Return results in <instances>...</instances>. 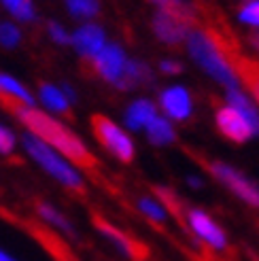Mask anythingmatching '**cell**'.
Segmentation results:
<instances>
[{
    "mask_svg": "<svg viewBox=\"0 0 259 261\" xmlns=\"http://www.w3.org/2000/svg\"><path fill=\"white\" fill-rule=\"evenodd\" d=\"M19 147V136L13 127L7 123H0V155L3 158H11Z\"/></svg>",
    "mask_w": 259,
    "mask_h": 261,
    "instance_id": "obj_24",
    "label": "cell"
},
{
    "mask_svg": "<svg viewBox=\"0 0 259 261\" xmlns=\"http://www.w3.org/2000/svg\"><path fill=\"white\" fill-rule=\"evenodd\" d=\"M191 19H193L191 7L178 5V3H162L153 17V30L162 43L176 45L187 38L191 30L189 25Z\"/></svg>",
    "mask_w": 259,
    "mask_h": 261,
    "instance_id": "obj_4",
    "label": "cell"
},
{
    "mask_svg": "<svg viewBox=\"0 0 259 261\" xmlns=\"http://www.w3.org/2000/svg\"><path fill=\"white\" fill-rule=\"evenodd\" d=\"M209 170L213 172V176L217 180H221L225 187H229L231 193H236L240 200L259 208V187L255 185V182H251L247 176H242L238 170H234L231 166L221 164V162H211Z\"/></svg>",
    "mask_w": 259,
    "mask_h": 261,
    "instance_id": "obj_6",
    "label": "cell"
},
{
    "mask_svg": "<svg viewBox=\"0 0 259 261\" xmlns=\"http://www.w3.org/2000/svg\"><path fill=\"white\" fill-rule=\"evenodd\" d=\"M15 117H17V121L25 127V132H30L36 138H41L45 145L56 149L70 164L83 166V168L96 166V158L92 155V151L87 149V145L72 132L66 123H62L58 117L41 111L38 107H17Z\"/></svg>",
    "mask_w": 259,
    "mask_h": 261,
    "instance_id": "obj_1",
    "label": "cell"
},
{
    "mask_svg": "<svg viewBox=\"0 0 259 261\" xmlns=\"http://www.w3.org/2000/svg\"><path fill=\"white\" fill-rule=\"evenodd\" d=\"M145 129H147V136L153 145H170L176 138L174 127L168 123V119H164V117H155Z\"/></svg>",
    "mask_w": 259,
    "mask_h": 261,
    "instance_id": "obj_20",
    "label": "cell"
},
{
    "mask_svg": "<svg viewBox=\"0 0 259 261\" xmlns=\"http://www.w3.org/2000/svg\"><path fill=\"white\" fill-rule=\"evenodd\" d=\"M92 129H94V136L98 138V142L105 147L113 158H117L123 164L134 162V155H136V147L130 134L121 125H117L113 119L105 115H94L92 117Z\"/></svg>",
    "mask_w": 259,
    "mask_h": 261,
    "instance_id": "obj_5",
    "label": "cell"
},
{
    "mask_svg": "<svg viewBox=\"0 0 259 261\" xmlns=\"http://www.w3.org/2000/svg\"><path fill=\"white\" fill-rule=\"evenodd\" d=\"M36 215L41 217V221H43V223H47L49 227H54V229H58V231H62V233H66V236H70V238L74 236L72 223L58 211L54 204H49V202H38V204H36Z\"/></svg>",
    "mask_w": 259,
    "mask_h": 261,
    "instance_id": "obj_18",
    "label": "cell"
},
{
    "mask_svg": "<svg viewBox=\"0 0 259 261\" xmlns=\"http://www.w3.org/2000/svg\"><path fill=\"white\" fill-rule=\"evenodd\" d=\"M21 41H23L21 25L13 23L11 19H0V47L7 51H13L21 45Z\"/></svg>",
    "mask_w": 259,
    "mask_h": 261,
    "instance_id": "obj_22",
    "label": "cell"
},
{
    "mask_svg": "<svg viewBox=\"0 0 259 261\" xmlns=\"http://www.w3.org/2000/svg\"><path fill=\"white\" fill-rule=\"evenodd\" d=\"M227 107L234 109L244 121L249 123V127L253 129V134H259V113L253 107V102L242 94L240 89H229L227 91Z\"/></svg>",
    "mask_w": 259,
    "mask_h": 261,
    "instance_id": "obj_15",
    "label": "cell"
},
{
    "mask_svg": "<svg viewBox=\"0 0 259 261\" xmlns=\"http://www.w3.org/2000/svg\"><path fill=\"white\" fill-rule=\"evenodd\" d=\"M155 193H158L160 195V198L164 200V204L168 206V208H170V211L178 217V221H180V223H183L185 225V219H183V213H180V202H178V198H176V195L170 191V189H166V187H155Z\"/></svg>",
    "mask_w": 259,
    "mask_h": 261,
    "instance_id": "obj_27",
    "label": "cell"
},
{
    "mask_svg": "<svg viewBox=\"0 0 259 261\" xmlns=\"http://www.w3.org/2000/svg\"><path fill=\"white\" fill-rule=\"evenodd\" d=\"M60 87H62L64 96H66V100L70 102V107H72V104L76 102V91H74V87H72V85H68V83H62Z\"/></svg>",
    "mask_w": 259,
    "mask_h": 261,
    "instance_id": "obj_30",
    "label": "cell"
},
{
    "mask_svg": "<svg viewBox=\"0 0 259 261\" xmlns=\"http://www.w3.org/2000/svg\"><path fill=\"white\" fill-rule=\"evenodd\" d=\"M19 145L25 151V155L41 168L45 174H49L54 180H58L62 187L72 189V191H83L85 189V180L81 170L74 164H70L64 155H60L56 149H51L49 145L41 138H36L30 132H23L19 136Z\"/></svg>",
    "mask_w": 259,
    "mask_h": 261,
    "instance_id": "obj_2",
    "label": "cell"
},
{
    "mask_svg": "<svg viewBox=\"0 0 259 261\" xmlns=\"http://www.w3.org/2000/svg\"><path fill=\"white\" fill-rule=\"evenodd\" d=\"M162 109L168 117L183 121L191 115V98L185 87H168L162 94Z\"/></svg>",
    "mask_w": 259,
    "mask_h": 261,
    "instance_id": "obj_14",
    "label": "cell"
},
{
    "mask_svg": "<svg viewBox=\"0 0 259 261\" xmlns=\"http://www.w3.org/2000/svg\"><path fill=\"white\" fill-rule=\"evenodd\" d=\"M240 21L249 23V25H259V0L247 3L240 11Z\"/></svg>",
    "mask_w": 259,
    "mask_h": 261,
    "instance_id": "obj_28",
    "label": "cell"
},
{
    "mask_svg": "<svg viewBox=\"0 0 259 261\" xmlns=\"http://www.w3.org/2000/svg\"><path fill=\"white\" fill-rule=\"evenodd\" d=\"M155 117H158L155 115V104L147 98H140V100H134L125 111V125L130 129H140V127H147Z\"/></svg>",
    "mask_w": 259,
    "mask_h": 261,
    "instance_id": "obj_17",
    "label": "cell"
},
{
    "mask_svg": "<svg viewBox=\"0 0 259 261\" xmlns=\"http://www.w3.org/2000/svg\"><path fill=\"white\" fill-rule=\"evenodd\" d=\"M160 68H162L166 74H176V72H180V70H183V66H180L178 62H170V60L162 62V64H160Z\"/></svg>",
    "mask_w": 259,
    "mask_h": 261,
    "instance_id": "obj_29",
    "label": "cell"
},
{
    "mask_svg": "<svg viewBox=\"0 0 259 261\" xmlns=\"http://www.w3.org/2000/svg\"><path fill=\"white\" fill-rule=\"evenodd\" d=\"M187 223H189V227L193 229V233H196L198 238H202L204 242H209L211 246H215V249H223L225 246L227 238H225L223 229L219 227L206 213H202L200 208H191V211L187 213Z\"/></svg>",
    "mask_w": 259,
    "mask_h": 261,
    "instance_id": "obj_10",
    "label": "cell"
},
{
    "mask_svg": "<svg viewBox=\"0 0 259 261\" xmlns=\"http://www.w3.org/2000/svg\"><path fill=\"white\" fill-rule=\"evenodd\" d=\"M138 208L142 213H145L151 221H155V223H162V221L166 219V208L162 206V204H155L153 200H149V198H142L140 202H138Z\"/></svg>",
    "mask_w": 259,
    "mask_h": 261,
    "instance_id": "obj_26",
    "label": "cell"
},
{
    "mask_svg": "<svg viewBox=\"0 0 259 261\" xmlns=\"http://www.w3.org/2000/svg\"><path fill=\"white\" fill-rule=\"evenodd\" d=\"M94 223H96V229L102 233V236H105L107 240H111L125 257L134 259V261H142V259L147 257V249H145V246H142L140 242H136L134 238H130L125 231L117 229L113 223H109V221L100 219V217L94 219Z\"/></svg>",
    "mask_w": 259,
    "mask_h": 261,
    "instance_id": "obj_9",
    "label": "cell"
},
{
    "mask_svg": "<svg viewBox=\"0 0 259 261\" xmlns=\"http://www.w3.org/2000/svg\"><path fill=\"white\" fill-rule=\"evenodd\" d=\"M0 261H19L17 257H13L9 251H5L3 246H0Z\"/></svg>",
    "mask_w": 259,
    "mask_h": 261,
    "instance_id": "obj_31",
    "label": "cell"
},
{
    "mask_svg": "<svg viewBox=\"0 0 259 261\" xmlns=\"http://www.w3.org/2000/svg\"><path fill=\"white\" fill-rule=\"evenodd\" d=\"M0 98L9 100L13 107H36V98L28 85L21 83L15 74L0 70Z\"/></svg>",
    "mask_w": 259,
    "mask_h": 261,
    "instance_id": "obj_12",
    "label": "cell"
},
{
    "mask_svg": "<svg viewBox=\"0 0 259 261\" xmlns=\"http://www.w3.org/2000/svg\"><path fill=\"white\" fill-rule=\"evenodd\" d=\"M0 9H3L9 19L17 25L34 23L38 19V11L32 0H0Z\"/></svg>",
    "mask_w": 259,
    "mask_h": 261,
    "instance_id": "obj_16",
    "label": "cell"
},
{
    "mask_svg": "<svg viewBox=\"0 0 259 261\" xmlns=\"http://www.w3.org/2000/svg\"><path fill=\"white\" fill-rule=\"evenodd\" d=\"M236 68L244 76V85L253 91L255 100L259 102V66H257V64H253V62H249V60L238 58L236 60Z\"/></svg>",
    "mask_w": 259,
    "mask_h": 261,
    "instance_id": "obj_23",
    "label": "cell"
},
{
    "mask_svg": "<svg viewBox=\"0 0 259 261\" xmlns=\"http://www.w3.org/2000/svg\"><path fill=\"white\" fill-rule=\"evenodd\" d=\"M47 36L56 45H70V32L60 21H47Z\"/></svg>",
    "mask_w": 259,
    "mask_h": 261,
    "instance_id": "obj_25",
    "label": "cell"
},
{
    "mask_svg": "<svg viewBox=\"0 0 259 261\" xmlns=\"http://www.w3.org/2000/svg\"><path fill=\"white\" fill-rule=\"evenodd\" d=\"M217 127H219V132H221L225 138L234 140V142H244V140H249V138L255 136L253 129L249 127V123L244 121L234 109H229V107L219 109V113H217Z\"/></svg>",
    "mask_w": 259,
    "mask_h": 261,
    "instance_id": "obj_11",
    "label": "cell"
},
{
    "mask_svg": "<svg viewBox=\"0 0 259 261\" xmlns=\"http://www.w3.org/2000/svg\"><path fill=\"white\" fill-rule=\"evenodd\" d=\"M36 104H41V111L49 113V115H66L70 111V102L66 100V96H64V91L60 85L56 83H47L43 81L41 85H38L36 89Z\"/></svg>",
    "mask_w": 259,
    "mask_h": 261,
    "instance_id": "obj_13",
    "label": "cell"
},
{
    "mask_svg": "<svg viewBox=\"0 0 259 261\" xmlns=\"http://www.w3.org/2000/svg\"><path fill=\"white\" fill-rule=\"evenodd\" d=\"M187 182H189V185H191V187H200V185H202V182H200L198 178H189Z\"/></svg>",
    "mask_w": 259,
    "mask_h": 261,
    "instance_id": "obj_33",
    "label": "cell"
},
{
    "mask_svg": "<svg viewBox=\"0 0 259 261\" xmlns=\"http://www.w3.org/2000/svg\"><path fill=\"white\" fill-rule=\"evenodd\" d=\"M151 70L147 64H142L138 60H127V66H125V72L119 81V89H130V87H136V85H142V83H151Z\"/></svg>",
    "mask_w": 259,
    "mask_h": 261,
    "instance_id": "obj_19",
    "label": "cell"
},
{
    "mask_svg": "<svg viewBox=\"0 0 259 261\" xmlns=\"http://www.w3.org/2000/svg\"><path fill=\"white\" fill-rule=\"evenodd\" d=\"M66 11L72 19H79V21L87 23L100 13V3H96V0H68Z\"/></svg>",
    "mask_w": 259,
    "mask_h": 261,
    "instance_id": "obj_21",
    "label": "cell"
},
{
    "mask_svg": "<svg viewBox=\"0 0 259 261\" xmlns=\"http://www.w3.org/2000/svg\"><path fill=\"white\" fill-rule=\"evenodd\" d=\"M251 45L259 51V32H255V34H251Z\"/></svg>",
    "mask_w": 259,
    "mask_h": 261,
    "instance_id": "obj_32",
    "label": "cell"
},
{
    "mask_svg": "<svg viewBox=\"0 0 259 261\" xmlns=\"http://www.w3.org/2000/svg\"><path fill=\"white\" fill-rule=\"evenodd\" d=\"M70 45L83 60L92 62L107 45V32L100 23L87 21L81 23L74 32H70Z\"/></svg>",
    "mask_w": 259,
    "mask_h": 261,
    "instance_id": "obj_8",
    "label": "cell"
},
{
    "mask_svg": "<svg viewBox=\"0 0 259 261\" xmlns=\"http://www.w3.org/2000/svg\"><path fill=\"white\" fill-rule=\"evenodd\" d=\"M185 41H187L189 54H191L193 60H196L200 66L204 68L206 74H211L215 81H219L221 85H225V87H229V89H238L236 70L225 62L221 49L217 47V41H215L211 34L191 28Z\"/></svg>",
    "mask_w": 259,
    "mask_h": 261,
    "instance_id": "obj_3",
    "label": "cell"
},
{
    "mask_svg": "<svg viewBox=\"0 0 259 261\" xmlns=\"http://www.w3.org/2000/svg\"><path fill=\"white\" fill-rule=\"evenodd\" d=\"M92 66L100 79L117 87L127 66V56L117 43H107L105 49L92 60Z\"/></svg>",
    "mask_w": 259,
    "mask_h": 261,
    "instance_id": "obj_7",
    "label": "cell"
}]
</instances>
